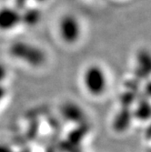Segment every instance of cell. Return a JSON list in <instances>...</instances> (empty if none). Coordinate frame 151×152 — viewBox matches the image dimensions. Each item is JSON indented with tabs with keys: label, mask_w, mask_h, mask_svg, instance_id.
<instances>
[{
	"label": "cell",
	"mask_w": 151,
	"mask_h": 152,
	"mask_svg": "<svg viewBox=\"0 0 151 152\" xmlns=\"http://www.w3.org/2000/svg\"><path fill=\"white\" fill-rule=\"evenodd\" d=\"M83 85L88 94L94 96L103 95L107 87V77L105 70L98 65H91L83 74Z\"/></svg>",
	"instance_id": "obj_1"
},
{
	"label": "cell",
	"mask_w": 151,
	"mask_h": 152,
	"mask_svg": "<svg viewBox=\"0 0 151 152\" xmlns=\"http://www.w3.org/2000/svg\"><path fill=\"white\" fill-rule=\"evenodd\" d=\"M12 56L26 62L32 66H40L46 61V55L39 48L28 43L18 42L10 48Z\"/></svg>",
	"instance_id": "obj_2"
},
{
	"label": "cell",
	"mask_w": 151,
	"mask_h": 152,
	"mask_svg": "<svg viewBox=\"0 0 151 152\" xmlns=\"http://www.w3.org/2000/svg\"><path fill=\"white\" fill-rule=\"evenodd\" d=\"M58 31L66 43H76L81 36V25L74 15H65L58 23Z\"/></svg>",
	"instance_id": "obj_3"
},
{
	"label": "cell",
	"mask_w": 151,
	"mask_h": 152,
	"mask_svg": "<svg viewBox=\"0 0 151 152\" xmlns=\"http://www.w3.org/2000/svg\"><path fill=\"white\" fill-rule=\"evenodd\" d=\"M20 23L21 13L18 8L9 7L0 8V30H12Z\"/></svg>",
	"instance_id": "obj_4"
},
{
	"label": "cell",
	"mask_w": 151,
	"mask_h": 152,
	"mask_svg": "<svg viewBox=\"0 0 151 152\" xmlns=\"http://www.w3.org/2000/svg\"><path fill=\"white\" fill-rule=\"evenodd\" d=\"M40 18H41L40 12L35 8L27 9L24 14H21V22L29 26H34L37 24Z\"/></svg>",
	"instance_id": "obj_5"
},
{
	"label": "cell",
	"mask_w": 151,
	"mask_h": 152,
	"mask_svg": "<svg viewBox=\"0 0 151 152\" xmlns=\"http://www.w3.org/2000/svg\"><path fill=\"white\" fill-rule=\"evenodd\" d=\"M7 77V69L6 66L0 62V85H2V83L6 80Z\"/></svg>",
	"instance_id": "obj_6"
},
{
	"label": "cell",
	"mask_w": 151,
	"mask_h": 152,
	"mask_svg": "<svg viewBox=\"0 0 151 152\" xmlns=\"http://www.w3.org/2000/svg\"><path fill=\"white\" fill-rule=\"evenodd\" d=\"M6 94H7V91H6L5 88L3 87V85H0V104L3 102L5 96H6Z\"/></svg>",
	"instance_id": "obj_7"
},
{
	"label": "cell",
	"mask_w": 151,
	"mask_h": 152,
	"mask_svg": "<svg viewBox=\"0 0 151 152\" xmlns=\"http://www.w3.org/2000/svg\"><path fill=\"white\" fill-rule=\"evenodd\" d=\"M26 1H27V0H16V3L18 5L17 7H19V8H22L25 6V4L26 3Z\"/></svg>",
	"instance_id": "obj_8"
}]
</instances>
